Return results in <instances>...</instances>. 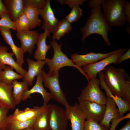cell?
Returning a JSON list of instances; mask_svg holds the SVG:
<instances>
[{
	"label": "cell",
	"instance_id": "6da1fadb",
	"mask_svg": "<svg viewBox=\"0 0 130 130\" xmlns=\"http://www.w3.org/2000/svg\"><path fill=\"white\" fill-rule=\"evenodd\" d=\"M104 80L107 87L114 95L122 98L130 106V76L121 67L107 66L103 74Z\"/></svg>",
	"mask_w": 130,
	"mask_h": 130
},
{
	"label": "cell",
	"instance_id": "7a4b0ae2",
	"mask_svg": "<svg viewBox=\"0 0 130 130\" xmlns=\"http://www.w3.org/2000/svg\"><path fill=\"white\" fill-rule=\"evenodd\" d=\"M111 28L104 17L101 5H99L91 9L90 16L84 26L80 28L81 40L84 41L90 35L97 34L102 36L104 41L109 47L110 43L108 34L111 31Z\"/></svg>",
	"mask_w": 130,
	"mask_h": 130
},
{
	"label": "cell",
	"instance_id": "3957f363",
	"mask_svg": "<svg viewBox=\"0 0 130 130\" xmlns=\"http://www.w3.org/2000/svg\"><path fill=\"white\" fill-rule=\"evenodd\" d=\"M50 43L53 48L54 54L51 59L46 58L45 60L46 64L48 66V73L59 71L61 68L64 67L71 66L77 69L85 77L88 81L89 80L82 68L76 66L72 59L69 58L66 54L62 52L61 49L62 43L59 44L55 39L51 41Z\"/></svg>",
	"mask_w": 130,
	"mask_h": 130
},
{
	"label": "cell",
	"instance_id": "277c9868",
	"mask_svg": "<svg viewBox=\"0 0 130 130\" xmlns=\"http://www.w3.org/2000/svg\"><path fill=\"white\" fill-rule=\"evenodd\" d=\"M125 0H106L102 4L104 17L111 26L122 27L127 21L123 11Z\"/></svg>",
	"mask_w": 130,
	"mask_h": 130
},
{
	"label": "cell",
	"instance_id": "5b68a950",
	"mask_svg": "<svg viewBox=\"0 0 130 130\" xmlns=\"http://www.w3.org/2000/svg\"><path fill=\"white\" fill-rule=\"evenodd\" d=\"M41 74L44 86L49 89L52 99L64 105L65 108L68 106L70 104L60 85L59 71L47 73L42 70Z\"/></svg>",
	"mask_w": 130,
	"mask_h": 130
},
{
	"label": "cell",
	"instance_id": "8992f818",
	"mask_svg": "<svg viewBox=\"0 0 130 130\" xmlns=\"http://www.w3.org/2000/svg\"><path fill=\"white\" fill-rule=\"evenodd\" d=\"M100 84L99 80L97 77L92 78L88 81L78 97L83 100L105 105L106 97L100 90Z\"/></svg>",
	"mask_w": 130,
	"mask_h": 130
},
{
	"label": "cell",
	"instance_id": "52a82bcc",
	"mask_svg": "<svg viewBox=\"0 0 130 130\" xmlns=\"http://www.w3.org/2000/svg\"><path fill=\"white\" fill-rule=\"evenodd\" d=\"M47 107L49 130H66L68 120L65 110L50 104Z\"/></svg>",
	"mask_w": 130,
	"mask_h": 130
},
{
	"label": "cell",
	"instance_id": "ba28073f",
	"mask_svg": "<svg viewBox=\"0 0 130 130\" xmlns=\"http://www.w3.org/2000/svg\"><path fill=\"white\" fill-rule=\"evenodd\" d=\"M78 105L85 119L100 123L104 115L105 105L82 99L78 97Z\"/></svg>",
	"mask_w": 130,
	"mask_h": 130
},
{
	"label": "cell",
	"instance_id": "9c48e42d",
	"mask_svg": "<svg viewBox=\"0 0 130 130\" xmlns=\"http://www.w3.org/2000/svg\"><path fill=\"white\" fill-rule=\"evenodd\" d=\"M128 50L127 49L121 48L106 53H96L93 52L84 55L74 53L71 55V58L76 66L81 67L97 62L115 53L122 51L126 52Z\"/></svg>",
	"mask_w": 130,
	"mask_h": 130
},
{
	"label": "cell",
	"instance_id": "30bf717a",
	"mask_svg": "<svg viewBox=\"0 0 130 130\" xmlns=\"http://www.w3.org/2000/svg\"><path fill=\"white\" fill-rule=\"evenodd\" d=\"M126 52L120 51L115 53L95 63L86 65L82 69L89 80L97 77L100 72L104 71L107 66L116 63L118 57Z\"/></svg>",
	"mask_w": 130,
	"mask_h": 130
},
{
	"label": "cell",
	"instance_id": "8fae6325",
	"mask_svg": "<svg viewBox=\"0 0 130 130\" xmlns=\"http://www.w3.org/2000/svg\"><path fill=\"white\" fill-rule=\"evenodd\" d=\"M38 10L39 15L43 20L42 28L50 33H53L57 29L60 20L55 16L51 6L50 0H47L44 6Z\"/></svg>",
	"mask_w": 130,
	"mask_h": 130
},
{
	"label": "cell",
	"instance_id": "7c38bea8",
	"mask_svg": "<svg viewBox=\"0 0 130 130\" xmlns=\"http://www.w3.org/2000/svg\"><path fill=\"white\" fill-rule=\"evenodd\" d=\"M66 114L71 124V130H84L85 118L78 104L65 108Z\"/></svg>",
	"mask_w": 130,
	"mask_h": 130
},
{
	"label": "cell",
	"instance_id": "4fadbf2b",
	"mask_svg": "<svg viewBox=\"0 0 130 130\" xmlns=\"http://www.w3.org/2000/svg\"><path fill=\"white\" fill-rule=\"evenodd\" d=\"M39 34L37 31L29 30L17 32L16 37L21 42L20 47L25 53L32 54Z\"/></svg>",
	"mask_w": 130,
	"mask_h": 130
},
{
	"label": "cell",
	"instance_id": "5bb4252c",
	"mask_svg": "<svg viewBox=\"0 0 130 130\" xmlns=\"http://www.w3.org/2000/svg\"><path fill=\"white\" fill-rule=\"evenodd\" d=\"M8 49L7 46L0 45V70H4L6 65H9L13 67L23 78L27 71L18 64L13 58L14 54L12 52H8Z\"/></svg>",
	"mask_w": 130,
	"mask_h": 130
},
{
	"label": "cell",
	"instance_id": "9a60e30c",
	"mask_svg": "<svg viewBox=\"0 0 130 130\" xmlns=\"http://www.w3.org/2000/svg\"><path fill=\"white\" fill-rule=\"evenodd\" d=\"M36 77V81L34 85L31 89L26 90L24 91L22 97V101H25L29 98H31L32 94L37 93L40 94L42 97L43 105H47L49 101L52 99V96L51 93L47 92L43 87L41 73L38 74Z\"/></svg>",
	"mask_w": 130,
	"mask_h": 130
},
{
	"label": "cell",
	"instance_id": "2e32d148",
	"mask_svg": "<svg viewBox=\"0 0 130 130\" xmlns=\"http://www.w3.org/2000/svg\"><path fill=\"white\" fill-rule=\"evenodd\" d=\"M10 29L7 27L0 26V32L3 39L11 48L12 52L15 57L17 63L22 67L24 62L25 53L20 47H18L15 45L12 36Z\"/></svg>",
	"mask_w": 130,
	"mask_h": 130
},
{
	"label": "cell",
	"instance_id": "e0dca14e",
	"mask_svg": "<svg viewBox=\"0 0 130 130\" xmlns=\"http://www.w3.org/2000/svg\"><path fill=\"white\" fill-rule=\"evenodd\" d=\"M105 105V109L104 117L99 124L109 130L111 120L120 118L119 113L118 109L116 107L115 102L111 98L107 97Z\"/></svg>",
	"mask_w": 130,
	"mask_h": 130
},
{
	"label": "cell",
	"instance_id": "ac0fdd59",
	"mask_svg": "<svg viewBox=\"0 0 130 130\" xmlns=\"http://www.w3.org/2000/svg\"><path fill=\"white\" fill-rule=\"evenodd\" d=\"M26 61L28 65V70L23 80L27 83L28 85L31 86L34 78L41 73L42 69L46 64V62L45 60L34 61L29 58L27 59Z\"/></svg>",
	"mask_w": 130,
	"mask_h": 130
},
{
	"label": "cell",
	"instance_id": "d6986e66",
	"mask_svg": "<svg viewBox=\"0 0 130 130\" xmlns=\"http://www.w3.org/2000/svg\"><path fill=\"white\" fill-rule=\"evenodd\" d=\"M104 72L103 71L98 73L101 88L104 90L107 97L111 98L114 100L118 107L120 117H122L125 113L130 111V106L126 104L122 98L114 95L110 92L105 83L103 77Z\"/></svg>",
	"mask_w": 130,
	"mask_h": 130
},
{
	"label": "cell",
	"instance_id": "ffe728a7",
	"mask_svg": "<svg viewBox=\"0 0 130 130\" xmlns=\"http://www.w3.org/2000/svg\"><path fill=\"white\" fill-rule=\"evenodd\" d=\"M3 3L10 19L13 22L24 12L26 6L24 0H4Z\"/></svg>",
	"mask_w": 130,
	"mask_h": 130
},
{
	"label": "cell",
	"instance_id": "44dd1931",
	"mask_svg": "<svg viewBox=\"0 0 130 130\" xmlns=\"http://www.w3.org/2000/svg\"><path fill=\"white\" fill-rule=\"evenodd\" d=\"M50 33L45 30L43 33L39 34L36 43L37 48L34 55L37 60H45L46 59V53L51 46V45H47L46 42L47 37H50Z\"/></svg>",
	"mask_w": 130,
	"mask_h": 130
},
{
	"label": "cell",
	"instance_id": "7402d4cb",
	"mask_svg": "<svg viewBox=\"0 0 130 130\" xmlns=\"http://www.w3.org/2000/svg\"><path fill=\"white\" fill-rule=\"evenodd\" d=\"M12 84L7 85L0 82V105L9 110L15 107L12 94Z\"/></svg>",
	"mask_w": 130,
	"mask_h": 130
},
{
	"label": "cell",
	"instance_id": "603a6c76",
	"mask_svg": "<svg viewBox=\"0 0 130 130\" xmlns=\"http://www.w3.org/2000/svg\"><path fill=\"white\" fill-rule=\"evenodd\" d=\"M34 106L37 114L32 128L34 130H49L47 104Z\"/></svg>",
	"mask_w": 130,
	"mask_h": 130
},
{
	"label": "cell",
	"instance_id": "cb8c5ba5",
	"mask_svg": "<svg viewBox=\"0 0 130 130\" xmlns=\"http://www.w3.org/2000/svg\"><path fill=\"white\" fill-rule=\"evenodd\" d=\"M36 118L29 120L22 121L13 118L9 115L7 116L5 123L6 130H22L32 128Z\"/></svg>",
	"mask_w": 130,
	"mask_h": 130
},
{
	"label": "cell",
	"instance_id": "d4e9b609",
	"mask_svg": "<svg viewBox=\"0 0 130 130\" xmlns=\"http://www.w3.org/2000/svg\"><path fill=\"white\" fill-rule=\"evenodd\" d=\"M37 114V110L34 106L32 108L26 107L23 110L17 108L13 113L10 115L14 119L25 121L36 118Z\"/></svg>",
	"mask_w": 130,
	"mask_h": 130
},
{
	"label": "cell",
	"instance_id": "484cf974",
	"mask_svg": "<svg viewBox=\"0 0 130 130\" xmlns=\"http://www.w3.org/2000/svg\"><path fill=\"white\" fill-rule=\"evenodd\" d=\"M13 70V67L7 65L4 70H0V82L11 85L14 80L23 78L22 75L15 72Z\"/></svg>",
	"mask_w": 130,
	"mask_h": 130
},
{
	"label": "cell",
	"instance_id": "4316f807",
	"mask_svg": "<svg viewBox=\"0 0 130 130\" xmlns=\"http://www.w3.org/2000/svg\"><path fill=\"white\" fill-rule=\"evenodd\" d=\"M12 85L13 89L12 94L14 103L16 106L19 104L22 101L23 93L25 90L28 89V85L25 81L19 82L17 80L13 81Z\"/></svg>",
	"mask_w": 130,
	"mask_h": 130
},
{
	"label": "cell",
	"instance_id": "83f0119b",
	"mask_svg": "<svg viewBox=\"0 0 130 130\" xmlns=\"http://www.w3.org/2000/svg\"><path fill=\"white\" fill-rule=\"evenodd\" d=\"M24 12L27 16L29 21L30 30L41 26V20L39 17L38 9L26 5L25 7Z\"/></svg>",
	"mask_w": 130,
	"mask_h": 130
},
{
	"label": "cell",
	"instance_id": "f1b7e54d",
	"mask_svg": "<svg viewBox=\"0 0 130 130\" xmlns=\"http://www.w3.org/2000/svg\"><path fill=\"white\" fill-rule=\"evenodd\" d=\"M72 29L71 24L65 19L60 20L55 30L52 33V40H59L65 34L68 33Z\"/></svg>",
	"mask_w": 130,
	"mask_h": 130
},
{
	"label": "cell",
	"instance_id": "f546056e",
	"mask_svg": "<svg viewBox=\"0 0 130 130\" xmlns=\"http://www.w3.org/2000/svg\"><path fill=\"white\" fill-rule=\"evenodd\" d=\"M13 22L14 27L17 32L30 30V22L27 16L24 12Z\"/></svg>",
	"mask_w": 130,
	"mask_h": 130
},
{
	"label": "cell",
	"instance_id": "4dcf8cb0",
	"mask_svg": "<svg viewBox=\"0 0 130 130\" xmlns=\"http://www.w3.org/2000/svg\"><path fill=\"white\" fill-rule=\"evenodd\" d=\"M83 10L79 6L76 5L71 9L70 13L65 17V19L70 23L77 21L83 15Z\"/></svg>",
	"mask_w": 130,
	"mask_h": 130
},
{
	"label": "cell",
	"instance_id": "1f68e13d",
	"mask_svg": "<svg viewBox=\"0 0 130 130\" xmlns=\"http://www.w3.org/2000/svg\"><path fill=\"white\" fill-rule=\"evenodd\" d=\"M84 130H108L104 126L93 121H85Z\"/></svg>",
	"mask_w": 130,
	"mask_h": 130
},
{
	"label": "cell",
	"instance_id": "d6a6232c",
	"mask_svg": "<svg viewBox=\"0 0 130 130\" xmlns=\"http://www.w3.org/2000/svg\"><path fill=\"white\" fill-rule=\"evenodd\" d=\"M47 0H24L25 6H29L38 9L43 8L45 6Z\"/></svg>",
	"mask_w": 130,
	"mask_h": 130
},
{
	"label": "cell",
	"instance_id": "836d02e7",
	"mask_svg": "<svg viewBox=\"0 0 130 130\" xmlns=\"http://www.w3.org/2000/svg\"><path fill=\"white\" fill-rule=\"evenodd\" d=\"M0 26L8 28L14 30L13 22L10 19L7 13L2 15L0 19Z\"/></svg>",
	"mask_w": 130,
	"mask_h": 130
},
{
	"label": "cell",
	"instance_id": "e575fe53",
	"mask_svg": "<svg viewBox=\"0 0 130 130\" xmlns=\"http://www.w3.org/2000/svg\"><path fill=\"white\" fill-rule=\"evenodd\" d=\"M9 110L3 107H0V130H6L5 123Z\"/></svg>",
	"mask_w": 130,
	"mask_h": 130
},
{
	"label": "cell",
	"instance_id": "d590c367",
	"mask_svg": "<svg viewBox=\"0 0 130 130\" xmlns=\"http://www.w3.org/2000/svg\"><path fill=\"white\" fill-rule=\"evenodd\" d=\"M56 1L60 4L67 5L69 7L72 9L76 6L83 5L84 3L87 0H58Z\"/></svg>",
	"mask_w": 130,
	"mask_h": 130
},
{
	"label": "cell",
	"instance_id": "8d00e7d4",
	"mask_svg": "<svg viewBox=\"0 0 130 130\" xmlns=\"http://www.w3.org/2000/svg\"><path fill=\"white\" fill-rule=\"evenodd\" d=\"M130 118V112L127 113L125 116L117 119H114L112 120L110 122L111 123V127L108 130H116V128L118 124L122 121L126 119Z\"/></svg>",
	"mask_w": 130,
	"mask_h": 130
},
{
	"label": "cell",
	"instance_id": "74e56055",
	"mask_svg": "<svg viewBox=\"0 0 130 130\" xmlns=\"http://www.w3.org/2000/svg\"><path fill=\"white\" fill-rule=\"evenodd\" d=\"M123 11L127 18V21L130 25V3L129 1L125 0L123 7Z\"/></svg>",
	"mask_w": 130,
	"mask_h": 130
},
{
	"label": "cell",
	"instance_id": "f35d334b",
	"mask_svg": "<svg viewBox=\"0 0 130 130\" xmlns=\"http://www.w3.org/2000/svg\"><path fill=\"white\" fill-rule=\"evenodd\" d=\"M130 58V49H128L125 53L119 56L116 60L115 65H117Z\"/></svg>",
	"mask_w": 130,
	"mask_h": 130
},
{
	"label": "cell",
	"instance_id": "ab89813d",
	"mask_svg": "<svg viewBox=\"0 0 130 130\" xmlns=\"http://www.w3.org/2000/svg\"><path fill=\"white\" fill-rule=\"evenodd\" d=\"M104 0H91L88 1V7L91 9L101 5Z\"/></svg>",
	"mask_w": 130,
	"mask_h": 130
},
{
	"label": "cell",
	"instance_id": "60d3db41",
	"mask_svg": "<svg viewBox=\"0 0 130 130\" xmlns=\"http://www.w3.org/2000/svg\"><path fill=\"white\" fill-rule=\"evenodd\" d=\"M7 13V11L2 0H0V19L3 15Z\"/></svg>",
	"mask_w": 130,
	"mask_h": 130
},
{
	"label": "cell",
	"instance_id": "b9f144b4",
	"mask_svg": "<svg viewBox=\"0 0 130 130\" xmlns=\"http://www.w3.org/2000/svg\"><path fill=\"white\" fill-rule=\"evenodd\" d=\"M119 130H130V120H128L125 125Z\"/></svg>",
	"mask_w": 130,
	"mask_h": 130
},
{
	"label": "cell",
	"instance_id": "7bdbcfd3",
	"mask_svg": "<svg viewBox=\"0 0 130 130\" xmlns=\"http://www.w3.org/2000/svg\"><path fill=\"white\" fill-rule=\"evenodd\" d=\"M126 32L129 34H130V26H127L126 29Z\"/></svg>",
	"mask_w": 130,
	"mask_h": 130
},
{
	"label": "cell",
	"instance_id": "ee69618b",
	"mask_svg": "<svg viewBox=\"0 0 130 130\" xmlns=\"http://www.w3.org/2000/svg\"><path fill=\"white\" fill-rule=\"evenodd\" d=\"M22 130H34L32 128H29Z\"/></svg>",
	"mask_w": 130,
	"mask_h": 130
},
{
	"label": "cell",
	"instance_id": "f6af8a7d",
	"mask_svg": "<svg viewBox=\"0 0 130 130\" xmlns=\"http://www.w3.org/2000/svg\"></svg>",
	"mask_w": 130,
	"mask_h": 130
},
{
	"label": "cell",
	"instance_id": "bcb514c9",
	"mask_svg": "<svg viewBox=\"0 0 130 130\" xmlns=\"http://www.w3.org/2000/svg\"></svg>",
	"mask_w": 130,
	"mask_h": 130
}]
</instances>
